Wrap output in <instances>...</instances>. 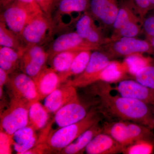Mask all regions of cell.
Listing matches in <instances>:
<instances>
[{
  "label": "cell",
  "mask_w": 154,
  "mask_h": 154,
  "mask_svg": "<svg viewBox=\"0 0 154 154\" xmlns=\"http://www.w3.org/2000/svg\"><path fill=\"white\" fill-rule=\"evenodd\" d=\"M0 45L11 48L19 51H23L26 46L22 45L20 36L7 27L5 24L0 22Z\"/></svg>",
  "instance_id": "cell-26"
},
{
  "label": "cell",
  "mask_w": 154,
  "mask_h": 154,
  "mask_svg": "<svg viewBox=\"0 0 154 154\" xmlns=\"http://www.w3.org/2000/svg\"><path fill=\"white\" fill-rule=\"evenodd\" d=\"M61 1H62V0H54V5L57 3V2L58 4Z\"/></svg>",
  "instance_id": "cell-42"
},
{
  "label": "cell",
  "mask_w": 154,
  "mask_h": 154,
  "mask_svg": "<svg viewBox=\"0 0 154 154\" xmlns=\"http://www.w3.org/2000/svg\"><path fill=\"white\" fill-rule=\"evenodd\" d=\"M127 72L123 62L111 61L100 74L99 81L111 84L118 83L127 78Z\"/></svg>",
  "instance_id": "cell-22"
},
{
  "label": "cell",
  "mask_w": 154,
  "mask_h": 154,
  "mask_svg": "<svg viewBox=\"0 0 154 154\" xmlns=\"http://www.w3.org/2000/svg\"><path fill=\"white\" fill-rule=\"evenodd\" d=\"M30 104L11 97L8 107L1 114V131L12 135L18 130L28 125Z\"/></svg>",
  "instance_id": "cell-4"
},
{
  "label": "cell",
  "mask_w": 154,
  "mask_h": 154,
  "mask_svg": "<svg viewBox=\"0 0 154 154\" xmlns=\"http://www.w3.org/2000/svg\"><path fill=\"white\" fill-rule=\"evenodd\" d=\"M23 51H19L11 48L1 46L0 68L9 74L13 73L19 66Z\"/></svg>",
  "instance_id": "cell-24"
},
{
  "label": "cell",
  "mask_w": 154,
  "mask_h": 154,
  "mask_svg": "<svg viewBox=\"0 0 154 154\" xmlns=\"http://www.w3.org/2000/svg\"><path fill=\"white\" fill-rule=\"evenodd\" d=\"M154 150L152 141L141 140L125 147L122 153L124 154H151L153 153Z\"/></svg>",
  "instance_id": "cell-30"
},
{
  "label": "cell",
  "mask_w": 154,
  "mask_h": 154,
  "mask_svg": "<svg viewBox=\"0 0 154 154\" xmlns=\"http://www.w3.org/2000/svg\"><path fill=\"white\" fill-rule=\"evenodd\" d=\"M133 77L140 84L154 89V63L140 69Z\"/></svg>",
  "instance_id": "cell-31"
},
{
  "label": "cell",
  "mask_w": 154,
  "mask_h": 154,
  "mask_svg": "<svg viewBox=\"0 0 154 154\" xmlns=\"http://www.w3.org/2000/svg\"><path fill=\"white\" fill-rule=\"evenodd\" d=\"M90 0H62L57 5V14L69 15L82 13L88 10Z\"/></svg>",
  "instance_id": "cell-28"
},
{
  "label": "cell",
  "mask_w": 154,
  "mask_h": 154,
  "mask_svg": "<svg viewBox=\"0 0 154 154\" xmlns=\"http://www.w3.org/2000/svg\"><path fill=\"white\" fill-rule=\"evenodd\" d=\"M95 20L91 16L84 18L79 25L78 33L83 39L100 49L101 46L111 40L104 36L102 28L96 25Z\"/></svg>",
  "instance_id": "cell-15"
},
{
  "label": "cell",
  "mask_w": 154,
  "mask_h": 154,
  "mask_svg": "<svg viewBox=\"0 0 154 154\" xmlns=\"http://www.w3.org/2000/svg\"><path fill=\"white\" fill-rule=\"evenodd\" d=\"M100 50L82 38L76 32L61 35L53 42L48 51V58L51 59L59 53L65 51H79Z\"/></svg>",
  "instance_id": "cell-9"
},
{
  "label": "cell",
  "mask_w": 154,
  "mask_h": 154,
  "mask_svg": "<svg viewBox=\"0 0 154 154\" xmlns=\"http://www.w3.org/2000/svg\"><path fill=\"white\" fill-rule=\"evenodd\" d=\"M91 54L92 51H83L76 56L69 68L66 71L59 73L62 83L66 82L70 77L76 76L84 72L90 61Z\"/></svg>",
  "instance_id": "cell-25"
},
{
  "label": "cell",
  "mask_w": 154,
  "mask_h": 154,
  "mask_svg": "<svg viewBox=\"0 0 154 154\" xmlns=\"http://www.w3.org/2000/svg\"><path fill=\"white\" fill-rule=\"evenodd\" d=\"M119 10L117 0H90L88 11L99 22L101 28L109 30L112 29Z\"/></svg>",
  "instance_id": "cell-10"
},
{
  "label": "cell",
  "mask_w": 154,
  "mask_h": 154,
  "mask_svg": "<svg viewBox=\"0 0 154 154\" xmlns=\"http://www.w3.org/2000/svg\"><path fill=\"white\" fill-rule=\"evenodd\" d=\"M88 112L79 99L70 102L57 110L55 113L54 121L60 128L82 120Z\"/></svg>",
  "instance_id": "cell-14"
},
{
  "label": "cell",
  "mask_w": 154,
  "mask_h": 154,
  "mask_svg": "<svg viewBox=\"0 0 154 154\" xmlns=\"http://www.w3.org/2000/svg\"><path fill=\"white\" fill-rule=\"evenodd\" d=\"M152 108V110L153 113H154V107H151Z\"/></svg>",
  "instance_id": "cell-43"
},
{
  "label": "cell",
  "mask_w": 154,
  "mask_h": 154,
  "mask_svg": "<svg viewBox=\"0 0 154 154\" xmlns=\"http://www.w3.org/2000/svg\"><path fill=\"white\" fill-rule=\"evenodd\" d=\"M80 52L65 51L59 53L51 59V67L59 73L66 71L69 68L75 57Z\"/></svg>",
  "instance_id": "cell-27"
},
{
  "label": "cell",
  "mask_w": 154,
  "mask_h": 154,
  "mask_svg": "<svg viewBox=\"0 0 154 154\" xmlns=\"http://www.w3.org/2000/svg\"><path fill=\"white\" fill-rule=\"evenodd\" d=\"M151 45L152 53L151 55L153 56L154 57V38H152L150 40H149Z\"/></svg>",
  "instance_id": "cell-41"
},
{
  "label": "cell",
  "mask_w": 154,
  "mask_h": 154,
  "mask_svg": "<svg viewBox=\"0 0 154 154\" xmlns=\"http://www.w3.org/2000/svg\"><path fill=\"white\" fill-rule=\"evenodd\" d=\"M48 152L45 141L37 142L33 147L28 150L24 154H41Z\"/></svg>",
  "instance_id": "cell-36"
},
{
  "label": "cell",
  "mask_w": 154,
  "mask_h": 154,
  "mask_svg": "<svg viewBox=\"0 0 154 154\" xmlns=\"http://www.w3.org/2000/svg\"><path fill=\"white\" fill-rule=\"evenodd\" d=\"M142 21L149 11L154 10V0H125Z\"/></svg>",
  "instance_id": "cell-32"
},
{
  "label": "cell",
  "mask_w": 154,
  "mask_h": 154,
  "mask_svg": "<svg viewBox=\"0 0 154 154\" xmlns=\"http://www.w3.org/2000/svg\"><path fill=\"white\" fill-rule=\"evenodd\" d=\"M124 148L111 136L102 132L92 140L85 151L88 154H115L122 153Z\"/></svg>",
  "instance_id": "cell-16"
},
{
  "label": "cell",
  "mask_w": 154,
  "mask_h": 154,
  "mask_svg": "<svg viewBox=\"0 0 154 154\" xmlns=\"http://www.w3.org/2000/svg\"><path fill=\"white\" fill-rule=\"evenodd\" d=\"M141 25L146 39L149 41L154 38V13L147 14L142 21Z\"/></svg>",
  "instance_id": "cell-33"
},
{
  "label": "cell",
  "mask_w": 154,
  "mask_h": 154,
  "mask_svg": "<svg viewBox=\"0 0 154 154\" xmlns=\"http://www.w3.org/2000/svg\"><path fill=\"white\" fill-rule=\"evenodd\" d=\"M101 119L98 111L92 109L82 120L53 131L47 136L45 140L48 151L59 152L87 130L99 123Z\"/></svg>",
  "instance_id": "cell-2"
},
{
  "label": "cell",
  "mask_w": 154,
  "mask_h": 154,
  "mask_svg": "<svg viewBox=\"0 0 154 154\" xmlns=\"http://www.w3.org/2000/svg\"><path fill=\"white\" fill-rule=\"evenodd\" d=\"M103 132L110 135L124 147L132 144L129 131L127 126V121L121 120L115 122L105 123L103 126Z\"/></svg>",
  "instance_id": "cell-21"
},
{
  "label": "cell",
  "mask_w": 154,
  "mask_h": 154,
  "mask_svg": "<svg viewBox=\"0 0 154 154\" xmlns=\"http://www.w3.org/2000/svg\"><path fill=\"white\" fill-rule=\"evenodd\" d=\"M35 131L32 126L28 125L12 135V146L17 154H24L36 144L38 139Z\"/></svg>",
  "instance_id": "cell-18"
},
{
  "label": "cell",
  "mask_w": 154,
  "mask_h": 154,
  "mask_svg": "<svg viewBox=\"0 0 154 154\" xmlns=\"http://www.w3.org/2000/svg\"><path fill=\"white\" fill-rule=\"evenodd\" d=\"M48 5L51 13L54 6V0H47Z\"/></svg>",
  "instance_id": "cell-40"
},
{
  "label": "cell",
  "mask_w": 154,
  "mask_h": 154,
  "mask_svg": "<svg viewBox=\"0 0 154 154\" xmlns=\"http://www.w3.org/2000/svg\"><path fill=\"white\" fill-rule=\"evenodd\" d=\"M16 0H0L1 8L4 10V9L13 4Z\"/></svg>",
  "instance_id": "cell-39"
},
{
  "label": "cell",
  "mask_w": 154,
  "mask_h": 154,
  "mask_svg": "<svg viewBox=\"0 0 154 154\" xmlns=\"http://www.w3.org/2000/svg\"><path fill=\"white\" fill-rule=\"evenodd\" d=\"M33 16L17 1L4 9L1 21L9 29L20 36L30 18Z\"/></svg>",
  "instance_id": "cell-12"
},
{
  "label": "cell",
  "mask_w": 154,
  "mask_h": 154,
  "mask_svg": "<svg viewBox=\"0 0 154 154\" xmlns=\"http://www.w3.org/2000/svg\"><path fill=\"white\" fill-rule=\"evenodd\" d=\"M100 50L104 51L110 60L135 54L152 53L149 41L136 37H122L104 45Z\"/></svg>",
  "instance_id": "cell-3"
},
{
  "label": "cell",
  "mask_w": 154,
  "mask_h": 154,
  "mask_svg": "<svg viewBox=\"0 0 154 154\" xmlns=\"http://www.w3.org/2000/svg\"><path fill=\"white\" fill-rule=\"evenodd\" d=\"M103 127L99 123L93 126L82 134L76 139L63 149L59 154H78L83 153L90 142L96 135L103 132Z\"/></svg>",
  "instance_id": "cell-19"
},
{
  "label": "cell",
  "mask_w": 154,
  "mask_h": 154,
  "mask_svg": "<svg viewBox=\"0 0 154 154\" xmlns=\"http://www.w3.org/2000/svg\"><path fill=\"white\" fill-rule=\"evenodd\" d=\"M40 100L57 89L62 83L59 73L51 67L45 66L41 72L33 79Z\"/></svg>",
  "instance_id": "cell-17"
},
{
  "label": "cell",
  "mask_w": 154,
  "mask_h": 154,
  "mask_svg": "<svg viewBox=\"0 0 154 154\" xmlns=\"http://www.w3.org/2000/svg\"><path fill=\"white\" fill-rule=\"evenodd\" d=\"M135 21H141L139 17L135 13L131 7L125 0L119 5L118 14L112 27L111 36L115 35L121 28Z\"/></svg>",
  "instance_id": "cell-23"
},
{
  "label": "cell",
  "mask_w": 154,
  "mask_h": 154,
  "mask_svg": "<svg viewBox=\"0 0 154 154\" xmlns=\"http://www.w3.org/2000/svg\"><path fill=\"white\" fill-rule=\"evenodd\" d=\"M7 84L12 97L21 99L29 104L40 100L34 80L24 73L13 75L9 78Z\"/></svg>",
  "instance_id": "cell-8"
},
{
  "label": "cell",
  "mask_w": 154,
  "mask_h": 154,
  "mask_svg": "<svg viewBox=\"0 0 154 154\" xmlns=\"http://www.w3.org/2000/svg\"><path fill=\"white\" fill-rule=\"evenodd\" d=\"M94 91L101 106L110 115L121 120L131 122L154 128V115L151 106L144 102L122 96L113 95L112 87L105 82H97Z\"/></svg>",
  "instance_id": "cell-1"
},
{
  "label": "cell",
  "mask_w": 154,
  "mask_h": 154,
  "mask_svg": "<svg viewBox=\"0 0 154 154\" xmlns=\"http://www.w3.org/2000/svg\"><path fill=\"white\" fill-rule=\"evenodd\" d=\"M9 74L7 72L0 68V96L3 94V87L8 82Z\"/></svg>",
  "instance_id": "cell-37"
},
{
  "label": "cell",
  "mask_w": 154,
  "mask_h": 154,
  "mask_svg": "<svg viewBox=\"0 0 154 154\" xmlns=\"http://www.w3.org/2000/svg\"><path fill=\"white\" fill-rule=\"evenodd\" d=\"M48 53L39 45L26 46L20 59L19 67L22 71L33 79L45 67Z\"/></svg>",
  "instance_id": "cell-7"
},
{
  "label": "cell",
  "mask_w": 154,
  "mask_h": 154,
  "mask_svg": "<svg viewBox=\"0 0 154 154\" xmlns=\"http://www.w3.org/2000/svg\"><path fill=\"white\" fill-rule=\"evenodd\" d=\"M32 16L44 13L36 0H16Z\"/></svg>",
  "instance_id": "cell-35"
},
{
  "label": "cell",
  "mask_w": 154,
  "mask_h": 154,
  "mask_svg": "<svg viewBox=\"0 0 154 154\" xmlns=\"http://www.w3.org/2000/svg\"><path fill=\"white\" fill-rule=\"evenodd\" d=\"M29 125L36 131L46 127L49 119V113L44 105L36 101L30 103L28 109Z\"/></svg>",
  "instance_id": "cell-20"
},
{
  "label": "cell",
  "mask_w": 154,
  "mask_h": 154,
  "mask_svg": "<svg viewBox=\"0 0 154 154\" xmlns=\"http://www.w3.org/2000/svg\"><path fill=\"white\" fill-rule=\"evenodd\" d=\"M53 27L51 18L44 13L37 14L30 18L20 37L26 46L39 45L51 32Z\"/></svg>",
  "instance_id": "cell-6"
},
{
  "label": "cell",
  "mask_w": 154,
  "mask_h": 154,
  "mask_svg": "<svg viewBox=\"0 0 154 154\" xmlns=\"http://www.w3.org/2000/svg\"><path fill=\"white\" fill-rule=\"evenodd\" d=\"M111 60L101 50H95L85 70L81 74L69 80L66 84L76 88H84L99 82L102 71L109 64Z\"/></svg>",
  "instance_id": "cell-5"
},
{
  "label": "cell",
  "mask_w": 154,
  "mask_h": 154,
  "mask_svg": "<svg viewBox=\"0 0 154 154\" xmlns=\"http://www.w3.org/2000/svg\"><path fill=\"white\" fill-rule=\"evenodd\" d=\"M112 88L122 96L137 99L154 107V89L144 85L136 80H122Z\"/></svg>",
  "instance_id": "cell-11"
},
{
  "label": "cell",
  "mask_w": 154,
  "mask_h": 154,
  "mask_svg": "<svg viewBox=\"0 0 154 154\" xmlns=\"http://www.w3.org/2000/svg\"><path fill=\"white\" fill-rule=\"evenodd\" d=\"M140 55L142 54L130 56L126 57V59L123 62L128 73L132 75L133 76L140 69L152 62L151 59L141 56L140 57Z\"/></svg>",
  "instance_id": "cell-29"
},
{
  "label": "cell",
  "mask_w": 154,
  "mask_h": 154,
  "mask_svg": "<svg viewBox=\"0 0 154 154\" xmlns=\"http://www.w3.org/2000/svg\"><path fill=\"white\" fill-rule=\"evenodd\" d=\"M79 99L75 87L65 84L46 96L43 105L49 113L55 114L64 105Z\"/></svg>",
  "instance_id": "cell-13"
},
{
  "label": "cell",
  "mask_w": 154,
  "mask_h": 154,
  "mask_svg": "<svg viewBox=\"0 0 154 154\" xmlns=\"http://www.w3.org/2000/svg\"><path fill=\"white\" fill-rule=\"evenodd\" d=\"M42 10L48 17L51 18V12L48 5L47 0H36Z\"/></svg>",
  "instance_id": "cell-38"
},
{
  "label": "cell",
  "mask_w": 154,
  "mask_h": 154,
  "mask_svg": "<svg viewBox=\"0 0 154 154\" xmlns=\"http://www.w3.org/2000/svg\"><path fill=\"white\" fill-rule=\"evenodd\" d=\"M12 146V135L1 131L0 132V154H11Z\"/></svg>",
  "instance_id": "cell-34"
}]
</instances>
